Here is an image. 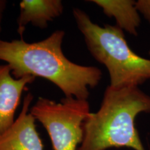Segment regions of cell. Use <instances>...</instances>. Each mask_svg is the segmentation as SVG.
I'll list each match as a JSON object with an SVG mask.
<instances>
[{
	"label": "cell",
	"instance_id": "1",
	"mask_svg": "<svg viewBox=\"0 0 150 150\" xmlns=\"http://www.w3.org/2000/svg\"><path fill=\"white\" fill-rule=\"evenodd\" d=\"M63 30H56L44 40L28 42L23 40H0V61L11 68L15 78L41 77L52 82L65 97L88 100L90 88L102 77L98 67L81 65L68 59L62 44Z\"/></svg>",
	"mask_w": 150,
	"mask_h": 150
},
{
	"label": "cell",
	"instance_id": "2",
	"mask_svg": "<svg viewBox=\"0 0 150 150\" xmlns=\"http://www.w3.org/2000/svg\"><path fill=\"white\" fill-rule=\"evenodd\" d=\"M141 112H150V96L138 86H108L99 109L84 121L83 141L77 150H145L135 126Z\"/></svg>",
	"mask_w": 150,
	"mask_h": 150
},
{
	"label": "cell",
	"instance_id": "3",
	"mask_svg": "<svg viewBox=\"0 0 150 150\" xmlns=\"http://www.w3.org/2000/svg\"><path fill=\"white\" fill-rule=\"evenodd\" d=\"M72 14L88 50L107 69L110 86H138L150 79V59L131 50L122 29L116 24L101 27L79 8H73Z\"/></svg>",
	"mask_w": 150,
	"mask_h": 150
},
{
	"label": "cell",
	"instance_id": "4",
	"mask_svg": "<svg viewBox=\"0 0 150 150\" xmlns=\"http://www.w3.org/2000/svg\"><path fill=\"white\" fill-rule=\"evenodd\" d=\"M30 112L46 129L54 150H77L83 141L84 121L91 110L86 99L65 97L56 102L39 97Z\"/></svg>",
	"mask_w": 150,
	"mask_h": 150
},
{
	"label": "cell",
	"instance_id": "5",
	"mask_svg": "<svg viewBox=\"0 0 150 150\" xmlns=\"http://www.w3.org/2000/svg\"><path fill=\"white\" fill-rule=\"evenodd\" d=\"M33 99L31 93L24 97L18 117L12 126L0 136V150H44L35 127V119L30 112Z\"/></svg>",
	"mask_w": 150,
	"mask_h": 150
},
{
	"label": "cell",
	"instance_id": "6",
	"mask_svg": "<svg viewBox=\"0 0 150 150\" xmlns=\"http://www.w3.org/2000/svg\"><path fill=\"white\" fill-rule=\"evenodd\" d=\"M35 79L31 76L16 79L8 65H0V136L14 123L22 94Z\"/></svg>",
	"mask_w": 150,
	"mask_h": 150
},
{
	"label": "cell",
	"instance_id": "7",
	"mask_svg": "<svg viewBox=\"0 0 150 150\" xmlns=\"http://www.w3.org/2000/svg\"><path fill=\"white\" fill-rule=\"evenodd\" d=\"M17 19L18 34L22 37L29 24L45 29L50 22L63 14L64 6L61 0H22Z\"/></svg>",
	"mask_w": 150,
	"mask_h": 150
},
{
	"label": "cell",
	"instance_id": "8",
	"mask_svg": "<svg viewBox=\"0 0 150 150\" xmlns=\"http://www.w3.org/2000/svg\"><path fill=\"white\" fill-rule=\"evenodd\" d=\"M98 6L104 13L109 18H114L116 25L131 35H138L140 24V17L132 0H91L88 1Z\"/></svg>",
	"mask_w": 150,
	"mask_h": 150
},
{
	"label": "cell",
	"instance_id": "9",
	"mask_svg": "<svg viewBox=\"0 0 150 150\" xmlns=\"http://www.w3.org/2000/svg\"><path fill=\"white\" fill-rule=\"evenodd\" d=\"M136 6L139 13L150 23V0H138L136 1Z\"/></svg>",
	"mask_w": 150,
	"mask_h": 150
},
{
	"label": "cell",
	"instance_id": "10",
	"mask_svg": "<svg viewBox=\"0 0 150 150\" xmlns=\"http://www.w3.org/2000/svg\"><path fill=\"white\" fill-rule=\"evenodd\" d=\"M7 1L6 0H0V33L2 30V22L4 15L5 11L7 6Z\"/></svg>",
	"mask_w": 150,
	"mask_h": 150
}]
</instances>
